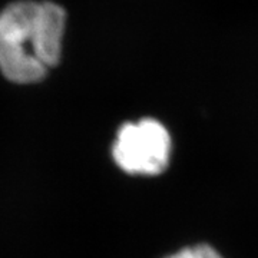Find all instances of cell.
Wrapping results in <instances>:
<instances>
[{
	"instance_id": "cell-1",
	"label": "cell",
	"mask_w": 258,
	"mask_h": 258,
	"mask_svg": "<svg viewBox=\"0 0 258 258\" xmlns=\"http://www.w3.org/2000/svg\"><path fill=\"white\" fill-rule=\"evenodd\" d=\"M66 13L52 2H15L0 12V71L35 83L60 60Z\"/></svg>"
},
{
	"instance_id": "cell-2",
	"label": "cell",
	"mask_w": 258,
	"mask_h": 258,
	"mask_svg": "<svg viewBox=\"0 0 258 258\" xmlns=\"http://www.w3.org/2000/svg\"><path fill=\"white\" fill-rule=\"evenodd\" d=\"M172 154V139L164 123L154 118L123 123L112 147V157L131 175L155 176L165 171Z\"/></svg>"
},
{
	"instance_id": "cell-3",
	"label": "cell",
	"mask_w": 258,
	"mask_h": 258,
	"mask_svg": "<svg viewBox=\"0 0 258 258\" xmlns=\"http://www.w3.org/2000/svg\"><path fill=\"white\" fill-rule=\"evenodd\" d=\"M164 258H225L220 249H217L211 244L197 242L192 245H186L179 248L175 252Z\"/></svg>"
}]
</instances>
